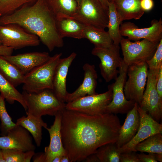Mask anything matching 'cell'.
<instances>
[{"mask_svg":"<svg viewBox=\"0 0 162 162\" xmlns=\"http://www.w3.org/2000/svg\"><path fill=\"white\" fill-rule=\"evenodd\" d=\"M61 112L62 141L70 162L84 160L100 146L116 142L121 125L116 114L92 115L65 108Z\"/></svg>","mask_w":162,"mask_h":162,"instance_id":"6da1fadb","label":"cell"},{"mask_svg":"<svg viewBox=\"0 0 162 162\" xmlns=\"http://www.w3.org/2000/svg\"><path fill=\"white\" fill-rule=\"evenodd\" d=\"M9 24H17L37 36L50 52L64 46L63 38L57 29L55 16L44 0H34L0 17V25Z\"/></svg>","mask_w":162,"mask_h":162,"instance_id":"7a4b0ae2","label":"cell"},{"mask_svg":"<svg viewBox=\"0 0 162 162\" xmlns=\"http://www.w3.org/2000/svg\"><path fill=\"white\" fill-rule=\"evenodd\" d=\"M22 94L27 107V115L36 117L46 115L55 116L65 108V102L60 100L51 89H45L38 93L23 91Z\"/></svg>","mask_w":162,"mask_h":162,"instance_id":"3957f363","label":"cell"},{"mask_svg":"<svg viewBox=\"0 0 162 162\" xmlns=\"http://www.w3.org/2000/svg\"><path fill=\"white\" fill-rule=\"evenodd\" d=\"M62 53H56L43 64L24 75L22 87L28 93H38L44 90H52L54 75Z\"/></svg>","mask_w":162,"mask_h":162,"instance_id":"277c9868","label":"cell"},{"mask_svg":"<svg viewBox=\"0 0 162 162\" xmlns=\"http://www.w3.org/2000/svg\"><path fill=\"white\" fill-rule=\"evenodd\" d=\"M73 16L86 26L105 30L109 21L108 10L98 0H82Z\"/></svg>","mask_w":162,"mask_h":162,"instance_id":"5b68a950","label":"cell"},{"mask_svg":"<svg viewBox=\"0 0 162 162\" xmlns=\"http://www.w3.org/2000/svg\"><path fill=\"white\" fill-rule=\"evenodd\" d=\"M159 43L146 39L132 42L123 37L120 44L124 62L128 66L146 62L152 57Z\"/></svg>","mask_w":162,"mask_h":162,"instance_id":"8992f818","label":"cell"},{"mask_svg":"<svg viewBox=\"0 0 162 162\" xmlns=\"http://www.w3.org/2000/svg\"><path fill=\"white\" fill-rule=\"evenodd\" d=\"M148 66L146 62H143L128 66L124 93L128 100L135 102L139 105L142 99L146 85Z\"/></svg>","mask_w":162,"mask_h":162,"instance_id":"52a82bcc","label":"cell"},{"mask_svg":"<svg viewBox=\"0 0 162 162\" xmlns=\"http://www.w3.org/2000/svg\"><path fill=\"white\" fill-rule=\"evenodd\" d=\"M0 41L2 45L14 50L37 46L40 42L37 36L15 24L0 25Z\"/></svg>","mask_w":162,"mask_h":162,"instance_id":"ba28073f","label":"cell"},{"mask_svg":"<svg viewBox=\"0 0 162 162\" xmlns=\"http://www.w3.org/2000/svg\"><path fill=\"white\" fill-rule=\"evenodd\" d=\"M108 88V90L104 93L87 95L68 103L65 109L92 115L106 113V108L112 98V84Z\"/></svg>","mask_w":162,"mask_h":162,"instance_id":"9c48e42d","label":"cell"},{"mask_svg":"<svg viewBox=\"0 0 162 162\" xmlns=\"http://www.w3.org/2000/svg\"><path fill=\"white\" fill-rule=\"evenodd\" d=\"M120 46L113 44L106 47H95L92 51L93 55L100 61L99 67L101 74L106 82L115 79L119 73V68L123 61L120 54Z\"/></svg>","mask_w":162,"mask_h":162,"instance_id":"30bf717a","label":"cell"},{"mask_svg":"<svg viewBox=\"0 0 162 162\" xmlns=\"http://www.w3.org/2000/svg\"><path fill=\"white\" fill-rule=\"evenodd\" d=\"M128 67L123 60L118 68V75L115 79V82L112 84V98L106 108L105 113L115 114H127L134 105L135 102L127 100L124 93V87L127 80Z\"/></svg>","mask_w":162,"mask_h":162,"instance_id":"8fae6325","label":"cell"},{"mask_svg":"<svg viewBox=\"0 0 162 162\" xmlns=\"http://www.w3.org/2000/svg\"><path fill=\"white\" fill-rule=\"evenodd\" d=\"M159 70H148L146 88L139 105L158 122L162 117V99L159 97L156 89Z\"/></svg>","mask_w":162,"mask_h":162,"instance_id":"7c38bea8","label":"cell"},{"mask_svg":"<svg viewBox=\"0 0 162 162\" xmlns=\"http://www.w3.org/2000/svg\"><path fill=\"white\" fill-rule=\"evenodd\" d=\"M137 110L140 117L138 130L134 137L128 143L118 148L120 153L134 152L136 146L149 136L162 133V124L154 120L138 105Z\"/></svg>","mask_w":162,"mask_h":162,"instance_id":"4fadbf2b","label":"cell"},{"mask_svg":"<svg viewBox=\"0 0 162 162\" xmlns=\"http://www.w3.org/2000/svg\"><path fill=\"white\" fill-rule=\"evenodd\" d=\"M151 26L139 28L133 22H128L122 23L120 26V33L122 36L128 37L131 40L136 41L146 39L155 43H159L162 39V20H154Z\"/></svg>","mask_w":162,"mask_h":162,"instance_id":"5bb4252c","label":"cell"},{"mask_svg":"<svg viewBox=\"0 0 162 162\" xmlns=\"http://www.w3.org/2000/svg\"><path fill=\"white\" fill-rule=\"evenodd\" d=\"M0 148L15 149L26 152L35 151L36 147L29 132L16 124L6 135L0 136Z\"/></svg>","mask_w":162,"mask_h":162,"instance_id":"9a60e30c","label":"cell"},{"mask_svg":"<svg viewBox=\"0 0 162 162\" xmlns=\"http://www.w3.org/2000/svg\"><path fill=\"white\" fill-rule=\"evenodd\" d=\"M2 56L14 65L24 75L45 63L51 57L48 52H27Z\"/></svg>","mask_w":162,"mask_h":162,"instance_id":"2e32d148","label":"cell"},{"mask_svg":"<svg viewBox=\"0 0 162 162\" xmlns=\"http://www.w3.org/2000/svg\"><path fill=\"white\" fill-rule=\"evenodd\" d=\"M76 55L75 52H73L68 57L61 58L55 70L52 90L57 97L64 102L68 93L66 86L68 70Z\"/></svg>","mask_w":162,"mask_h":162,"instance_id":"e0dca14e","label":"cell"},{"mask_svg":"<svg viewBox=\"0 0 162 162\" xmlns=\"http://www.w3.org/2000/svg\"><path fill=\"white\" fill-rule=\"evenodd\" d=\"M53 124L50 128L47 127L50 138L49 146L45 148L44 153L46 156V162H52L53 158L58 155H65L63 146L61 134L62 115L59 111L55 116Z\"/></svg>","mask_w":162,"mask_h":162,"instance_id":"ac0fdd59","label":"cell"},{"mask_svg":"<svg viewBox=\"0 0 162 162\" xmlns=\"http://www.w3.org/2000/svg\"><path fill=\"white\" fill-rule=\"evenodd\" d=\"M84 77L82 84L72 93H68L65 102L69 103L87 95L97 94L95 92L98 76L94 65L86 63L82 67Z\"/></svg>","mask_w":162,"mask_h":162,"instance_id":"d6986e66","label":"cell"},{"mask_svg":"<svg viewBox=\"0 0 162 162\" xmlns=\"http://www.w3.org/2000/svg\"><path fill=\"white\" fill-rule=\"evenodd\" d=\"M138 106V104L135 103L133 108L127 113L124 123L119 129L116 142L118 148L129 142L138 130L140 117L137 110Z\"/></svg>","mask_w":162,"mask_h":162,"instance_id":"ffe728a7","label":"cell"},{"mask_svg":"<svg viewBox=\"0 0 162 162\" xmlns=\"http://www.w3.org/2000/svg\"><path fill=\"white\" fill-rule=\"evenodd\" d=\"M58 31L62 38H83L86 26L73 16L60 14L55 17Z\"/></svg>","mask_w":162,"mask_h":162,"instance_id":"44dd1931","label":"cell"},{"mask_svg":"<svg viewBox=\"0 0 162 162\" xmlns=\"http://www.w3.org/2000/svg\"><path fill=\"white\" fill-rule=\"evenodd\" d=\"M141 0H114L117 13L122 22L126 20L139 19L144 11L140 6Z\"/></svg>","mask_w":162,"mask_h":162,"instance_id":"7402d4cb","label":"cell"},{"mask_svg":"<svg viewBox=\"0 0 162 162\" xmlns=\"http://www.w3.org/2000/svg\"><path fill=\"white\" fill-rule=\"evenodd\" d=\"M16 124L23 127L32 136L38 147H40L42 140V128L47 127V124L41 117H36L31 115L25 116L18 119Z\"/></svg>","mask_w":162,"mask_h":162,"instance_id":"603a6c76","label":"cell"},{"mask_svg":"<svg viewBox=\"0 0 162 162\" xmlns=\"http://www.w3.org/2000/svg\"><path fill=\"white\" fill-rule=\"evenodd\" d=\"M109 21L107 26L108 32L113 44L119 45L122 38L120 30L122 23L117 13L114 1L108 2Z\"/></svg>","mask_w":162,"mask_h":162,"instance_id":"cb8c5ba5","label":"cell"},{"mask_svg":"<svg viewBox=\"0 0 162 162\" xmlns=\"http://www.w3.org/2000/svg\"><path fill=\"white\" fill-rule=\"evenodd\" d=\"M0 92L9 104H13L16 101L26 111L27 107L22 93L20 92L0 73Z\"/></svg>","mask_w":162,"mask_h":162,"instance_id":"d4e9b609","label":"cell"},{"mask_svg":"<svg viewBox=\"0 0 162 162\" xmlns=\"http://www.w3.org/2000/svg\"><path fill=\"white\" fill-rule=\"evenodd\" d=\"M83 38L88 39L95 47H106L113 44L107 32L91 26H86Z\"/></svg>","mask_w":162,"mask_h":162,"instance_id":"484cf974","label":"cell"},{"mask_svg":"<svg viewBox=\"0 0 162 162\" xmlns=\"http://www.w3.org/2000/svg\"><path fill=\"white\" fill-rule=\"evenodd\" d=\"M0 73L15 87L23 82L24 75L2 56H0Z\"/></svg>","mask_w":162,"mask_h":162,"instance_id":"4316f807","label":"cell"},{"mask_svg":"<svg viewBox=\"0 0 162 162\" xmlns=\"http://www.w3.org/2000/svg\"><path fill=\"white\" fill-rule=\"evenodd\" d=\"M49 9L56 17L60 14L73 16L78 7L74 0H44Z\"/></svg>","mask_w":162,"mask_h":162,"instance_id":"83f0119b","label":"cell"},{"mask_svg":"<svg viewBox=\"0 0 162 162\" xmlns=\"http://www.w3.org/2000/svg\"><path fill=\"white\" fill-rule=\"evenodd\" d=\"M135 152H146L162 154V135L158 133L152 135L138 144Z\"/></svg>","mask_w":162,"mask_h":162,"instance_id":"f1b7e54d","label":"cell"},{"mask_svg":"<svg viewBox=\"0 0 162 162\" xmlns=\"http://www.w3.org/2000/svg\"><path fill=\"white\" fill-rule=\"evenodd\" d=\"M118 148L116 143H109L99 148L95 154L100 162H120Z\"/></svg>","mask_w":162,"mask_h":162,"instance_id":"f546056e","label":"cell"},{"mask_svg":"<svg viewBox=\"0 0 162 162\" xmlns=\"http://www.w3.org/2000/svg\"><path fill=\"white\" fill-rule=\"evenodd\" d=\"M2 150L5 162H30L35 153L34 151L24 152L15 149Z\"/></svg>","mask_w":162,"mask_h":162,"instance_id":"4dcf8cb0","label":"cell"},{"mask_svg":"<svg viewBox=\"0 0 162 162\" xmlns=\"http://www.w3.org/2000/svg\"><path fill=\"white\" fill-rule=\"evenodd\" d=\"M4 98L0 94V126L1 135H6L8 132L16 125L8 114L5 106Z\"/></svg>","mask_w":162,"mask_h":162,"instance_id":"1f68e13d","label":"cell"},{"mask_svg":"<svg viewBox=\"0 0 162 162\" xmlns=\"http://www.w3.org/2000/svg\"><path fill=\"white\" fill-rule=\"evenodd\" d=\"M34 0H0V14H10L23 5Z\"/></svg>","mask_w":162,"mask_h":162,"instance_id":"d6a6232c","label":"cell"},{"mask_svg":"<svg viewBox=\"0 0 162 162\" xmlns=\"http://www.w3.org/2000/svg\"><path fill=\"white\" fill-rule=\"evenodd\" d=\"M146 62L148 69H159L162 67V39L160 41L152 57Z\"/></svg>","mask_w":162,"mask_h":162,"instance_id":"836d02e7","label":"cell"},{"mask_svg":"<svg viewBox=\"0 0 162 162\" xmlns=\"http://www.w3.org/2000/svg\"><path fill=\"white\" fill-rule=\"evenodd\" d=\"M146 154L143 152L136 153L141 162H157L162 161V154L155 153H148Z\"/></svg>","mask_w":162,"mask_h":162,"instance_id":"e575fe53","label":"cell"},{"mask_svg":"<svg viewBox=\"0 0 162 162\" xmlns=\"http://www.w3.org/2000/svg\"><path fill=\"white\" fill-rule=\"evenodd\" d=\"M120 162H141L136 153L134 152H129L121 153Z\"/></svg>","mask_w":162,"mask_h":162,"instance_id":"d590c367","label":"cell"},{"mask_svg":"<svg viewBox=\"0 0 162 162\" xmlns=\"http://www.w3.org/2000/svg\"><path fill=\"white\" fill-rule=\"evenodd\" d=\"M156 89L159 97L162 99V67L159 70L156 83Z\"/></svg>","mask_w":162,"mask_h":162,"instance_id":"8d00e7d4","label":"cell"},{"mask_svg":"<svg viewBox=\"0 0 162 162\" xmlns=\"http://www.w3.org/2000/svg\"><path fill=\"white\" fill-rule=\"evenodd\" d=\"M154 5L152 0H141L140 6L142 9L145 11H149L153 8Z\"/></svg>","mask_w":162,"mask_h":162,"instance_id":"74e56055","label":"cell"},{"mask_svg":"<svg viewBox=\"0 0 162 162\" xmlns=\"http://www.w3.org/2000/svg\"><path fill=\"white\" fill-rule=\"evenodd\" d=\"M32 158L34 162H46V156L44 152L35 153Z\"/></svg>","mask_w":162,"mask_h":162,"instance_id":"f35d334b","label":"cell"},{"mask_svg":"<svg viewBox=\"0 0 162 162\" xmlns=\"http://www.w3.org/2000/svg\"><path fill=\"white\" fill-rule=\"evenodd\" d=\"M14 49L11 48L0 45V56H9L12 55Z\"/></svg>","mask_w":162,"mask_h":162,"instance_id":"ab89813d","label":"cell"},{"mask_svg":"<svg viewBox=\"0 0 162 162\" xmlns=\"http://www.w3.org/2000/svg\"><path fill=\"white\" fill-rule=\"evenodd\" d=\"M84 160L87 162H100L95 153L89 155Z\"/></svg>","mask_w":162,"mask_h":162,"instance_id":"60d3db41","label":"cell"},{"mask_svg":"<svg viewBox=\"0 0 162 162\" xmlns=\"http://www.w3.org/2000/svg\"><path fill=\"white\" fill-rule=\"evenodd\" d=\"M102 4L103 6L106 9L108 10V0H98Z\"/></svg>","mask_w":162,"mask_h":162,"instance_id":"b9f144b4","label":"cell"},{"mask_svg":"<svg viewBox=\"0 0 162 162\" xmlns=\"http://www.w3.org/2000/svg\"><path fill=\"white\" fill-rule=\"evenodd\" d=\"M60 162H70L68 157L65 154L62 157Z\"/></svg>","mask_w":162,"mask_h":162,"instance_id":"7bdbcfd3","label":"cell"},{"mask_svg":"<svg viewBox=\"0 0 162 162\" xmlns=\"http://www.w3.org/2000/svg\"><path fill=\"white\" fill-rule=\"evenodd\" d=\"M62 156L63 155H58L56 156L52 162H60Z\"/></svg>","mask_w":162,"mask_h":162,"instance_id":"ee69618b","label":"cell"},{"mask_svg":"<svg viewBox=\"0 0 162 162\" xmlns=\"http://www.w3.org/2000/svg\"><path fill=\"white\" fill-rule=\"evenodd\" d=\"M0 162H5L4 158L2 149L0 148Z\"/></svg>","mask_w":162,"mask_h":162,"instance_id":"f6af8a7d","label":"cell"},{"mask_svg":"<svg viewBox=\"0 0 162 162\" xmlns=\"http://www.w3.org/2000/svg\"><path fill=\"white\" fill-rule=\"evenodd\" d=\"M75 0L76 2L78 4V6L80 4V3L81 2L82 0Z\"/></svg>","mask_w":162,"mask_h":162,"instance_id":"bcb514c9","label":"cell"},{"mask_svg":"<svg viewBox=\"0 0 162 162\" xmlns=\"http://www.w3.org/2000/svg\"><path fill=\"white\" fill-rule=\"evenodd\" d=\"M109 2L113 1L114 0H108Z\"/></svg>","mask_w":162,"mask_h":162,"instance_id":"7dc6e473","label":"cell"},{"mask_svg":"<svg viewBox=\"0 0 162 162\" xmlns=\"http://www.w3.org/2000/svg\"><path fill=\"white\" fill-rule=\"evenodd\" d=\"M1 16H2V15L0 14V17ZM2 45V44L1 43L0 41V45Z\"/></svg>","mask_w":162,"mask_h":162,"instance_id":"c3c4849f","label":"cell"}]
</instances>
